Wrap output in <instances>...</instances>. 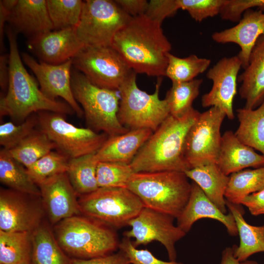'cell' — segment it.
I'll use <instances>...</instances> for the list:
<instances>
[{
    "mask_svg": "<svg viewBox=\"0 0 264 264\" xmlns=\"http://www.w3.org/2000/svg\"><path fill=\"white\" fill-rule=\"evenodd\" d=\"M130 164L117 162H99L96 178L99 188H127L134 173Z\"/></svg>",
    "mask_w": 264,
    "mask_h": 264,
    "instance_id": "74e56055",
    "label": "cell"
},
{
    "mask_svg": "<svg viewBox=\"0 0 264 264\" xmlns=\"http://www.w3.org/2000/svg\"><path fill=\"white\" fill-rule=\"evenodd\" d=\"M216 163L225 175L230 176L246 168L264 166V156L241 142L232 131H227L221 136Z\"/></svg>",
    "mask_w": 264,
    "mask_h": 264,
    "instance_id": "603a6c76",
    "label": "cell"
},
{
    "mask_svg": "<svg viewBox=\"0 0 264 264\" xmlns=\"http://www.w3.org/2000/svg\"><path fill=\"white\" fill-rule=\"evenodd\" d=\"M56 148V145L42 131L35 130L12 149L9 154L26 168Z\"/></svg>",
    "mask_w": 264,
    "mask_h": 264,
    "instance_id": "d6a6232c",
    "label": "cell"
},
{
    "mask_svg": "<svg viewBox=\"0 0 264 264\" xmlns=\"http://www.w3.org/2000/svg\"><path fill=\"white\" fill-rule=\"evenodd\" d=\"M115 2L132 17L145 14L148 3L146 0H116Z\"/></svg>",
    "mask_w": 264,
    "mask_h": 264,
    "instance_id": "bcb514c9",
    "label": "cell"
},
{
    "mask_svg": "<svg viewBox=\"0 0 264 264\" xmlns=\"http://www.w3.org/2000/svg\"><path fill=\"white\" fill-rule=\"evenodd\" d=\"M237 113L239 125L236 136L264 156V102L255 109L243 107L237 110Z\"/></svg>",
    "mask_w": 264,
    "mask_h": 264,
    "instance_id": "83f0119b",
    "label": "cell"
},
{
    "mask_svg": "<svg viewBox=\"0 0 264 264\" xmlns=\"http://www.w3.org/2000/svg\"><path fill=\"white\" fill-rule=\"evenodd\" d=\"M264 34V12L252 9L245 11L235 26L211 36L213 40L220 44L235 43L241 50L238 54L242 62V67L248 66L249 59L257 41Z\"/></svg>",
    "mask_w": 264,
    "mask_h": 264,
    "instance_id": "d6986e66",
    "label": "cell"
},
{
    "mask_svg": "<svg viewBox=\"0 0 264 264\" xmlns=\"http://www.w3.org/2000/svg\"><path fill=\"white\" fill-rule=\"evenodd\" d=\"M71 264H130L126 254L119 250L117 252L88 260L71 259Z\"/></svg>",
    "mask_w": 264,
    "mask_h": 264,
    "instance_id": "ee69618b",
    "label": "cell"
},
{
    "mask_svg": "<svg viewBox=\"0 0 264 264\" xmlns=\"http://www.w3.org/2000/svg\"><path fill=\"white\" fill-rule=\"evenodd\" d=\"M179 9L186 10L196 21L220 14L224 0H177Z\"/></svg>",
    "mask_w": 264,
    "mask_h": 264,
    "instance_id": "ab89813d",
    "label": "cell"
},
{
    "mask_svg": "<svg viewBox=\"0 0 264 264\" xmlns=\"http://www.w3.org/2000/svg\"><path fill=\"white\" fill-rule=\"evenodd\" d=\"M38 186L44 211L52 225L66 218L81 215L78 195L66 173L51 177Z\"/></svg>",
    "mask_w": 264,
    "mask_h": 264,
    "instance_id": "e0dca14e",
    "label": "cell"
},
{
    "mask_svg": "<svg viewBox=\"0 0 264 264\" xmlns=\"http://www.w3.org/2000/svg\"><path fill=\"white\" fill-rule=\"evenodd\" d=\"M225 114L216 107L200 113L190 128L185 141V157L190 169L216 163L221 136L220 127Z\"/></svg>",
    "mask_w": 264,
    "mask_h": 264,
    "instance_id": "7c38bea8",
    "label": "cell"
},
{
    "mask_svg": "<svg viewBox=\"0 0 264 264\" xmlns=\"http://www.w3.org/2000/svg\"><path fill=\"white\" fill-rule=\"evenodd\" d=\"M202 82L201 79H195L188 82L172 83L165 98L171 115L182 117L193 108V102L199 93Z\"/></svg>",
    "mask_w": 264,
    "mask_h": 264,
    "instance_id": "836d02e7",
    "label": "cell"
},
{
    "mask_svg": "<svg viewBox=\"0 0 264 264\" xmlns=\"http://www.w3.org/2000/svg\"><path fill=\"white\" fill-rule=\"evenodd\" d=\"M6 34L9 45V80L7 92L0 97V116H9L22 122L35 112L75 113L66 103L51 99L42 92L22 64L17 34L10 27L7 28Z\"/></svg>",
    "mask_w": 264,
    "mask_h": 264,
    "instance_id": "7a4b0ae2",
    "label": "cell"
},
{
    "mask_svg": "<svg viewBox=\"0 0 264 264\" xmlns=\"http://www.w3.org/2000/svg\"><path fill=\"white\" fill-rule=\"evenodd\" d=\"M169 215L144 207L129 223L131 229L124 232L125 237L132 239L133 245L137 247L154 241L161 243L165 248L170 261H176V243L187 233L181 230Z\"/></svg>",
    "mask_w": 264,
    "mask_h": 264,
    "instance_id": "4fadbf2b",
    "label": "cell"
},
{
    "mask_svg": "<svg viewBox=\"0 0 264 264\" xmlns=\"http://www.w3.org/2000/svg\"><path fill=\"white\" fill-rule=\"evenodd\" d=\"M220 264H241L234 256L233 246L227 247L223 250Z\"/></svg>",
    "mask_w": 264,
    "mask_h": 264,
    "instance_id": "681fc988",
    "label": "cell"
},
{
    "mask_svg": "<svg viewBox=\"0 0 264 264\" xmlns=\"http://www.w3.org/2000/svg\"><path fill=\"white\" fill-rule=\"evenodd\" d=\"M17 0H2L0 1V49L3 46V35L5 23L8 21L10 9Z\"/></svg>",
    "mask_w": 264,
    "mask_h": 264,
    "instance_id": "7dc6e473",
    "label": "cell"
},
{
    "mask_svg": "<svg viewBox=\"0 0 264 264\" xmlns=\"http://www.w3.org/2000/svg\"><path fill=\"white\" fill-rule=\"evenodd\" d=\"M76 27L53 30L29 39V48L41 61L63 64L72 60L85 47L79 39Z\"/></svg>",
    "mask_w": 264,
    "mask_h": 264,
    "instance_id": "ac0fdd59",
    "label": "cell"
},
{
    "mask_svg": "<svg viewBox=\"0 0 264 264\" xmlns=\"http://www.w3.org/2000/svg\"><path fill=\"white\" fill-rule=\"evenodd\" d=\"M111 46L136 73L165 75L171 44L161 24L146 15L132 17L116 34Z\"/></svg>",
    "mask_w": 264,
    "mask_h": 264,
    "instance_id": "6da1fadb",
    "label": "cell"
},
{
    "mask_svg": "<svg viewBox=\"0 0 264 264\" xmlns=\"http://www.w3.org/2000/svg\"><path fill=\"white\" fill-rule=\"evenodd\" d=\"M52 230L71 259L88 260L110 254L119 249L120 242L115 229L82 215L62 220Z\"/></svg>",
    "mask_w": 264,
    "mask_h": 264,
    "instance_id": "277c9868",
    "label": "cell"
},
{
    "mask_svg": "<svg viewBox=\"0 0 264 264\" xmlns=\"http://www.w3.org/2000/svg\"><path fill=\"white\" fill-rule=\"evenodd\" d=\"M264 188V166L230 175L224 197L230 203L241 204L245 197Z\"/></svg>",
    "mask_w": 264,
    "mask_h": 264,
    "instance_id": "1f68e13d",
    "label": "cell"
},
{
    "mask_svg": "<svg viewBox=\"0 0 264 264\" xmlns=\"http://www.w3.org/2000/svg\"><path fill=\"white\" fill-rule=\"evenodd\" d=\"M241 205L246 206L251 215H264V188L245 197Z\"/></svg>",
    "mask_w": 264,
    "mask_h": 264,
    "instance_id": "f6af8a7d",
    "label": "cell"
},
{
    "mask_svg": "<svg viewBox=\"0 0 264 264\" xmlns=\"http://www.w3.org/2000/svg\"><path fill=\"white\" fill-rule=\"evenodd\" d=\"M184 172L166 171L134 173L127 188L144 207L177 218L189 199L192 184Z\"/></svg>",
    "mask_w": 264,
    "mask_h": 264,
    "instance_id": "5b68a950",
    "label": "cell"
},
{
    "mask_svg": "<svg viewBox=\"0 0 264 264\" xmlns=\"http://www.w3.org/2000/svg\"><path fill=\"white\" fill-rule=\"evenodd\" d=\"M153 132L151 130L142 129L109 136L96 153V157L99 162L130 164Z\"/></svg>",
    "mask_w": 264,
    "mask_h": 264,
    "instance_id": "cb8c5ba5",
    "label": "cell"
},
{
    "mask_svg": "<svg viewBox=\"0 0 264 264\" xmlns=\"http://www.w3.org/2000/svg\"><path fill=\"white\" fill-rule=\"evenodd\" d=\"M71 85L76 101L80 104L90 129L102 131L109 136L121 134L129 130L120 123L118 91L99 87L76 70L71 72Z\"/></svg>",
    "mask_w": 264,
    "mask_h": 264,
    "instance_id": "8992f818",
    "label": "cell"
},
{
    "mask_svg": "<svg viewBox=\"0 0 264 264\" xmlns=\"http://www.w3.org/2000/svg\"><path fill=\"white\" fill-rule=\"evenodd\" d=\"M191 184L189 199L176 218L177 225L187 233L197 220L205 218L213 219L223 224L230 235L237 236L238 230L233 215L230 212L228 214L222 213L196 183L193 182Z\"/></svg>",
    "mask_w": 264,
    "mask_h": 264,
    "instance_id": "ffe728a7",
    "label": "cell"
},
{
    "mask_svg": "<svg viewBox=\"0 0 264 264\" xmlns=\"http://www.w3.org/2000/svg\"><path fill=\"white\" fill-rule=\"evenodd\" d=\"M178 9L177 0H152L145 15L162 24L165 18L173 16Z\"/></svg>",
    "mask_w": 264,
    "mask_h": 264,
    "instance_id": "7bdbcfd3",
    "label": "cell"
},
{
    "mask_svg": "<svg viewBox=\"0 0 264 264\" xmlns=\"http://www.w3.org/2000/svg\"><path fill=\"white\" fill-rule=\"evenodd\" d=\"M39 198L1 188L0 230L32 232L43 221L45 212Z\"/></svg>",
    "mask_w": 264,
    "mask_h": 264,
    "instance_id": "5bb4252c",
    "label": "cell"
},
{
    "mask_svg": "<svg viewBox=\"0 0 264 264\" xmlns=\"http://www.w3.org/2000/svg\"><path fill=\"white\" fill-rule=\"evenodd\" d=\"M9 80V54L0 57V85L3 89H7Z\"/></svg>",
    "mask_w": 264,
    "mask_h": 264,
    "instance_id": "c3c4849f",
    "label": "cell"
},
{
    "mask_svg": "<svg viewBox=\"0 0 264 264\" xmlns=\"http://www.w3.org/2000/svg\"><path fill=\"white\" fill-rule=\"evenodd\" d=\"M132 18L115 0H85L76 34L85 47L111 46L116 34Z\"/></svg>",
    "mask_w": 264,
    "mask_h": 264,
    "instance_id": "9c48e42d",
    "label": "cell"
},
{
    "mask_svg": "<svg viewBox=\"0 0 264 264\" xmlns=\"http://www.w3.org/2000/svg\"><path fill=\"white\" fill-rule=\"evenodd\" d=\"M37 125H38V116L32 114L18 125L11 121L1 124L0 145L6 150L12 149L32 133Z\"/></svg>",
    "mask_w": 264,
    "mask_h": 264,
    "instance_id": "f35d334b",
    "label": "cell"
},
{
    "mask_svg": "<svg viewBox=\"0 0 264 264\" xmlns=\"http://www.w3.org/2000/svg\"><path fill=\"white\" fill-rule=\"evenodd\" d=\"M32 264H71L58 244L53 230L44 220L32 232Z\"/></svg>",
    "mask_w": 264,
    "mask_h": 264,
    "instance_id": "4316f807",
    "label": "cell"
},
{
    "mask_svg": "<svg viewBox=\"0 0 264 264\" xmlns=\"http://www.w3.org/2000/svg\"><path fill=\"white\" fill-rule=\"evenodd\" d=\"M0 181L10 189L41 197L39 187L29 176L26 168L3 148L0 151Z\"/></svg>",
    "mask_w": 264,
    "mask_h": 264,
    "instance_id": "f1b7e54d",
    "label": "cell"
},
{
    "mask_svg": "<svg viewBox=\"0 0 264 264\" xmlns=\"http://www.w3.org/2000/svg\"><path fill=\"white\" fill-rule=\"evenodd\" d=\"M31 233L0 230V264H32Z\"/></svg>",
    "mask_w": 264,
    "mask_h": 264,
    "instance_id": "4dcf8cb0",
    "label": "cell"
},
{
    "mask_svg": "<svg viewBox=\"0 0 264 264\" xmlns=\"http://www.w3.org/2000/svg\"><path fill=\"white\" fill-rule=\"evenodd\" d=\"M69 158L61 152L51 151L26 168L38 186L46 180L67 171Z\"/></svg>",
    "mask_w": 264,
    "mask_h": 264,
    "instance_id": "8d00e7d4",
    "label": "cell"
},
{
    "mask_svg": "<svg viewBox=\"0 0 264 264\" xmlns=\"http://www.w3.org/2000/svg\"><path fill=\"white\" fill-rule=\"evenodd\" d=\"M119 249L126 254L130 264H183L176 261L159 260L147 249H137L133 245L132 239L125 237L120 242Z\"/></svg>",
    "mask_w": 264,
    "mask_h": 264,
    "instance_id": "b9f144b4",
    "label": "cell"
},
{
    "mask_svg": "<svg viewBox=\"0 0 264 264\" xmlns=\"http://www.w3.org/2000/svg\"><path fill=\"white\" fill-rule=\"evenodd\" d=\"M7 22L16 34L21 33L29 39L53 30L46 0H17Z\"/></svg>",
    "mask_w": 264,
    "mask_h": 264,
    "instance_id": "44dd1931",
    "label": "cell"
},
{
    "mask_svg": "<svg viewBox=\"0 0 264 264\" xmlns=\"http://www.w3.org/2000/svg\"><path fill=\"white\" fill-rule=\"evenodd\" d=\"M200 113L192 108L180 118L170 114L153 132L130 164L134 172H185L190 169L185 157V141Z\"/></svg>",
    "mask_w": 264,
    "mask_h": 264,
    "instance_id": "3957f363",
    "label": "cell"
},
{
    "mask_svg": "<svg viewBox=\"0 0 264 264\" xmlns=\"http://www.w3.org/2000/svg\"><path fill=\"white\" fill-rule=\"evenodd\" d=\"M82 215L115 229L128 226L144 207L140 198L127 188H98L78 197Z\"/></svg>",
    "mask_w": 264,
    "mask_h": 264,
    "instance_id": "ba28073f",
    "label": "cell"
},
{
    "mask_svg": "<svg viewBox=\"0 0 264 264\" xmlns=\"http://www.w3.org/2000/svg\"><path fill=\"white\" fill-rule=\"evenodd\" d=\"M96 153L69 159L66 173L78 197L93 192L99 188L96 178L99 161Z\"/></svg>",
    "mask_w": 264,
    "mask_h": 264,
    "instance_id": "f546056e",
    "label": "cell"
},
{
    "mask_svg": "<svg viewBox=\"0 0 264 264\" xmlns=\"http://www.w3.org/2000/svg\"><path fill=\"white\" fill-rule=\"evenodd\" d=\"M254 7L264 12V0H224L220 14L222 20L239 22L245 11Z\"/></svg>",
    "mask_w": 264,
    "mask_h": 264,
    "instance_id": "60d3db41",
    "label": "cell"
},
{
    "mask_svg": "<svg viewBox=\"0 0 264 264\" xmlns=\"http://www.w3.org/2000/svg\"><path fill=\"white\" fill-rule=\"evenodd\" d=\"M23 63L37 77L42 92L48 98L56 100L62 98L78 117L84 115L82 109L76 101L71 88L72 60L59 65L38 62L29 54L22 53Z\"/></svg>",
    "mask_w": 264,
    "mask_h": 264,
    "instance_id": "9a60e30c",
    "label": "cell"
},
{
    "mask_svg": "<svg viewBox=\"0 0 264 264\" xmlns=\"http://www.w3.org/2000/svg\"><path fill=\"white\" fill-rule=\"evenodd\" d=\"M72 61L92 84L111 90L118 91L136 73L111 46L84 47Z\"/></svg>",
    "mask_w": 264,
    "mask_h": 264,
    "instance_id": "30bf717a",
    "label": "cell"
},
{
    "mask_svg": "<svg viewBox=\"0 0 264 264\" xmlns=\"http://www.w3.org/2000/svg\"><path fill=\"white\" fill-rule=\"evenodd\" d=\"M168 65L165 76L173 82L192 81L199 74L205 72L210 66L211 60L198 57L192 54L185 58H179L170 52L167 54Z\"/></svg>",
    "mask_w": 264,
    "mask_h": 264,
    "instance_id": "e575fe53",
    "label": "cell"
},
{
    "mask_svg": "<svg viewBox=\"0 0 264 264\" xmlns=\"http://www.w3.org/2000/svg\"><path fill=\"white\" fill-rule=\"evenodd\" d=\"M136 73L119 88L120 100L117 113L120 123L129 130L147 129L154 131L170 115L166 101L159 98L162 77H158L154 93L137 87Z\"/></svg>",
    "mask_w": 264,
    "mask_h": 264,
    "instance_id": "52a82bcc",
    "label": "cell"
},
{
    "mask_svg": "<svg viewBox=\"0 0 264 264\" xmlns=\"http://www.w3.org/2000/svg\"><path fill=\"white\" fill-rule=\"evenodd\" d=\"M242 62L238 56L223 57L210 68L206 77L213 82L211 89L202 95L204 108L216 107L230 120L234 118L233 102L237 92L238 73Z\"/></svg>",
    "mask_w": 264,
    "mask_h": 264,
    "instance_id": "2e32d148",
    "label": "cell"
},
{
    "mask_svg": "<svg viewBox=\"0 0 264 264\" xmlns=\"http://www.w3.org/2000/svg\"><path fill=\"white\" fill-rule=\"evenodd\" d=\"M184 173L222 213L227 214L224 195L229 176L225 175L216 163L192 168Z\"/></svg>",
    "mask_w": 264,
    "mask_h": 264,
    "instance_id": "d4e9b609",
    "label": "cell"
},
{
    "mask_svg": "<svg viewBox=\"0 0 264 264\" xmlns=\"http://www.w3.org/2000/svg\"><path fill=\"white\" fill-rule=\"evenodd\" d=\"M83 2L81 0H46L53 30L76 27L80 20Z\"/></svg>",
    "mask_w": 264,
    "mask_h": 264,
    "instance_id": "d590c367",
    "label": "cell"
},
{
    "mask_svg": "<svg viewBox=\"0 0 264 264\" xmlns=\"http://www.w3.org/2000/svg\"><path fill=\"white\" fill-rule=\"evenodd\" d=\"M241 264H258V263L253 261H245L243 262H241Z\"/></svg>",
    "mask_w": 264,
    "mask_h": 264,
    "instance_id": "f907efd6",
    "label": "cell"
},
{
    "mask_svg": "<svg viewBox=\"0 0 264 264\" xmlns=\"http://www.w3.org/2000/svg\"><path fill=\"white\" fill-rule=\"evenodd\" d=\"M64 114L40 111L38 116L40 130L45 133L60 152L69 158L96 153L109 136L90 128H79L67 122Z\"/></svg>",
    "mask_w": 264,
    "mask_h": 264,
    "instance_id": "8fae6325",
    "label": "cell"
},
{
    "mask_svg": "<svg viewBox=\"0 0 264 264\" xmlns=\"http://www.w3.org/2000/svg\"><path fill=\"white\" fill-rule=\"evenodd\" d=\"M238 81L244 108L255 109L264 102V34L257 41L251 52L247 66L239 75Z\"/></svg>",
    "mask_w": 264,
    "mask_h": 264,
    "instance_id": "7402d4cb",
    "label": "cell"
},
{
    "mask_svg": "<svg viewBox=\"0 0 264 264\" xmlns=\"http://www.w3.org/2000/svg\"><path fill=\"white\" fill-rule=\"evenodd\" d=\"M226 202L227 208L235 219L240 239L239 246H233L235 257L241 263L253 254L264 252V225L248 224L243 218L242 205Z\"/></svg>",
    "mask_w": 264,
    "mask_h": 264,
    "instance_id": "484cf974",
    "label": "cell"
}]
</instances>
